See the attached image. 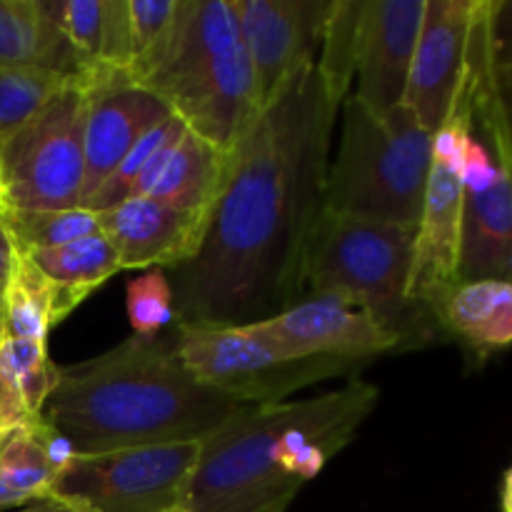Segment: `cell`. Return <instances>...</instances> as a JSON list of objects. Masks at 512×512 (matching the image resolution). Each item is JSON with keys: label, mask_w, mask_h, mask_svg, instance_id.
Instances as JSON below:
<instances>
[{"label": "cell", "mask_w": 512, "mask_h": 512, "mask_svg": "<svg viewBox=\"0 0 512 512\" xmlns=\"http://www.w3.org/2000/svg\"><path fill=\"white\" fill-rule=\"evenodd\" d=\"M70 75L0 63V143L28 123Z\"/></svg>", "instance_id": "obj_27"}, {"label": "cell", "mask_w": 512, "mask_h": 512, "mask_svg": "<svg viewBox=\"0 0 512 512\" xmlns=\"http://www.w3.org/2000/svg\"><path fill=\"white\" fill-rule=\"evenodd\" d=\"M238 45L240 23L233 0H180L168 38L135 85L158 95Z\"/></svg>", "instance_id": "obj_17"}, {"label": "cell", "mask_w": 512, "mask_h": 512, "mask_svg": "<svg viewBox=\"0 0 512 512\" xmlns=\"http://www.w3.org/2000/svg\"><path fill=\"white\" fill-rule=\"evenodd\" d=\"M98 215L100 233L113 245L120 270L180 268L195 258L208 230V220L140 195Z\"/></svg>", "instance_id": "obj_16"}, {"label": "cell", "mask_w": 512, "mask_h": 512, "mask_svg": "<svg viewBox=\"0 0 512 512\" xmlns=\"http://www.w3.org/2000/svg\"><path fill=\"white\" fill-rule=\"evenodd\" d=\"M470 78L465 68L448 120L433 135V163L425 185L423 213L415 230L413 273L408 300L413 308H430L435 298L460 283L463 245V165L470 140Z\"/></svg>", "instance_id": "obj_9"}, {"label": "cell", "mask_w": 512, "mask_h": 512, "mask_svg": "<svg viewBox=\"0 0 512 512\" xmlns=\"http://www.w3.org/2000/svg\"><path fill=\"white\" fill-rule=\"evenodd\" d=\"M170 108L125 73L95 65L85 120L83 200L118 168L120 160L148 130L170 118Z\"/></svg>", "instance_id": "obj_15"}, {"label": "cell", "mask_w": 512, "mask_h": 512, "mask_svg": "<svg viewBox=\"0 0 512 512\" xmlns=\"http://www.w3.org/2000/svg\"><path fill=\"white\" fill-rule=\"evenodd\" d=\"M0 315H3V290H0Z\"/></svg>", "instance_id": "obj_40"}, {"label": "cell", "mask_w": 512, "mask_h": 512, "mask_svg": "<svg viewBox=\"0 0 512 512\" xmlns=\"http://www.w3.org/2000/svg\"><path fill=\"white\" fill-rule=\"evenodd\" d=\"M3 220L18 250L58 248V245L100 233V215L80 205L65 210L3 208Z\"/></svg>", "instance_id": "obj_25"}, {"label": "cell", "mask_w": 512, "mask_h": 512, "mask_svg": "<svg viewBox=\"0 0 512 512\" xmlns=\"http://www.w3.org/2000/svg\"><path fill=\"white\" fill-rule=\"evenodd\" d=\"M338 113L313 58L255 115L230 155L198 253L173 270L178 323H260L303 300Z\"/></svg>", "instance_id": "obj_1"}, {"label": "cell", "mask_w": 512, "mask_h": 512, "mask_svg": "<svg viewBox=\"0 0 512 512\" xmlns=\"http://www.w3.org/2000/svg\"><path fill=\"white\" fill-rule=\"evenodd\" d=\"M180 130H185V125L180 123L175 115H170L168 120H163V123L155 125L153 130H148V133L130 148V153L120 160L118 168H115L113 173H110L108 178L83 200L80 208H88L93 210V213H103V210L115 208V205L123 203L125 198H130L135 185H138V180L143 178L150 160H153L155 155H158V150L163 148L170 138H175Z\"/></svg>", "instance_id": "obj_28"}, {"label": "cell", "mask_w": 512, "mask_h": 512, "mask_svg": "<svg viewBox=\"0 0 512 512\" xmlns=\"http://www.w3.org/2000/svg\"><path fill=\"white\" fill-rule=\"evenodd\" d=\"M158 98L190 133L223 155H233L258 115L243 43L208 68L165 88Z\"/></svg>", "instance_id": "obj_13"}, {"label": "cell", "mask_w": 512, "mask_h": 512, "mask_svg": "<svg viewBox=\"0 0 512 512\" xmlns=\"http://www.w3.org/2000/svg\"><path fill=\"white\" fill-rule=\"evenodd\" d=\"M168 512H190V510H185V508H175V510H168Z\"/></svg>", "instance_id": "obj_41"}, {"label": "cell", "mask_w": 512, "mask_h": 512, "mask_svg": "<svg viewBox=\"0 0 512 512\" xmlns=\"http://www.w3.org/2000/svg\"><path fill=\"white\" fill-rule=\"evenodd\" d=\"M228 165L230 155L218 153L185 128L150 160L133 195L158 200L168 208L210 223V215L228 175Z\"/></svg>", "instance_id": "obj_18"}, {"label": "cell", "mask_w": 512, "mask_h": 512, "mask_svg": "<svg viewBox=\"0 0 512 512\" xmlns=\"http://www.w3.org/2000/svg\"><path fill=\"white\" fill-rule=\"evenodd\" d=\"M498 88H500V100H503L505 120H508V133H510V145H512V70H498Z\"/></svg>", "instance_id": "obj_37"}, {"label": "cell", "mask_w": 512, "mask_h": 512, "mask_svg": "<svg viewBox=\"0 0 512 512\" xmlns=\"http://www.w3.org/2000/svg\"><path fill=\"white\" fill-rule=\"evenodd\" d=\"M0 210H3V205H0Z\"/></svg>", "instance_id": "obj_42"}, {"label": "cell", "mask_w": 512, "mask_h": 512, "mask_svg": "<svg viewBox=\"0 0 512 512\" xmlns=\"http://www.w3.org/2000/svg\"><path fill=\"white\" fill-rule=\"evenodd\" d=\"M258 333L288 360H363L398 348L403 333L383 328L365 308L343 295H305L283 313L253 323Z\"/></svg>", "instance_id": "obj_10"}, {"label": "cell", "mask_w": 512, "mask_h": 512, "mask_svg": "<svg viewBox=\"0 0 512 512\" xmlns=\"http://www.w3.org/2000/svg\"><path fill=\"white\" fill-rule=\"evenodd\" d=\"M200 460V440L78 455L53 483V495L88 512H168L183 508Z\"/></svg>", "instance_id": "obj_8"}, {"label": "cell", "mask_w": 512, "mask_h": 512, "mask_svg": "<svg viewBox=\"0 0 512 512\" xmlns=\"http://www.w3.org/2000/svg\"><path fill=\"white\" fill-rule=\"evenodd\" d=\"M30 420H35V415H30L28 410H25V405L20 403L18 393H15V390L8 385V380L0 375V430L13 433V430L28 425Z\"/></svg>", "instance_id": "obj_34"}, {"label": "cell", "mask_w": 512, "mask_h": 512, "mask_svg": "<svg viewBox=\"0 0 512 512\" xmlns=\"http://www.w3.org/2000/svg\"><path fill=\"white\" fill-rule=\"evenodd\" d=\"M43 415L15 430L0 450V510H15L35 500L53 498L58 468L45 445Z\"/></svg>", "instance_id": "obj_22"}, {"label": "cell", "mask_w": 512, "mask_h": 512, "mask_svg": "<svg viewBox=\"0 0 512 512\" xmlns=\"http://www.w3.org/2000/svg\"><path fill=\"white\" fill-rule=\"evenodd\" d=\"M0 375L18 393L30 415H43L45 403L58 388L60 368L48 358V345L10 338L0 348Z\"/></svg>", "instance_id": "obj_26"}, {"label": "cell", "mask_w": 512, "mask_h": 512, "mask_svg": "<svg viewBox=\"0 0 512 512\" xmlns=\"http://www.w3.org/2000/svg\"><path fill=\"white\" fill-rule=\"evenodd\" d=\"M240 43L253 73L255 108L265 110L290 75L320 48L330 3L313 0H233Z\"/></svg>", "instance_id": "obj_11"}, {"label": "cell", "mask_w": 512, "mask_h": 512, "mask_svg": "<svg viewBox=\"0 0 512 512\" xmlns=\"http://www.w3.org/2000/svg\"><path fill=\"white\" fill-rule=\"evenodd\" d=\"M500 505H503V512H512V468L503 478V495H500Z\"/></svg>", "instance_id": "obj_38"}, {"label": "cell", "mask_w": 512, "mask_h": 512, "mask_svg": "<svg viewBox=\"0 0 512 512\" xmlns=\"http://www.w3.org/2000/svg\"><path fill=\"white\" fill-rule=\"evenodd\" d=\"M360 0H335L325 13L315 68L323 80L325 95L335 108L343 105L353 90L355 45H358Z\"/></svg>", "instance_id": "obj_24"}, {"label": "cell", "mask_w": 512, "mask_h": 512, "mask_svg": "<svg viewBox=\"0 0 512 512\" xmlns=\"http://www.w3.org/2000/svg\"><path fill=\"white\" fill-rule=\"evenodd\" d=\"M473 20L475 0H425L403 105L433 135L448 120L463 85Z\"/></svg>", "instance_id": "obj_12"}, {"label": "cell", "mask_w": 512, "mask_h": 512, "mask_svg": "<svg viewBox=\"0 0 512 512\" xmlns=\"http://www.w3.org/2000/svg\"><path fill=\"white\" fill-rule=\"evenodd\" d=\"M380 390L353 378L310 400L243 405L200 440L183 508L285 512L305 483L353 443Z\"/></svg>", "instance_id": "obj_2"}, {"label": "cell", "mask_w": 512, "mask_h": 512, "mask_svg": "<svg viewBox=\"0 0 512 512\" xmlns=\"http://www.w3.org/2000/svg\"><path fill=\"white\" fill-rule=\"evenodd\" d=\"M125 310H128L133 335L155 338L175 320L173 283L163 268H148L135 275L125 288Z\"/></svg>", "instance_id": "obj_29"}, {"label": "cell", "mask_w": 512, "mask_h": 512, "mask_svg": "<svg viewBox=\"0 0 512 512\" xmlns=\"http://www.w3.org/2000/svg\"><path fill=\"white\" fill-rule=\"evenodd\" d=\"M415 230L385 220L333 213L325 208L310 235L303 265L305 295H343L368 310L383 328L403 333ZM405 335V333H403Z\"/></svg>", "instance_id": "obj_5"}, {"label": "cell", "mask_w": 512, "mask_h": 512, "mask_svg": "<svg viewBox=\"0 0 512 512\" xmlns=\"http://www.w3.org/2000/svg\"><path fill=\"white\" fill-rule=\"evenodd\" d=\"M425 0H360L353 90L375 110L403 103Z\"/></svg>", "instance_id": "obj_14"}, {"label": "cell", "mask_w": 512, "mask_h": 512, "mask_svg": "<svg viewBox=\"0 0 512 512\" xmlns=\"http://www.w3.org/2000/svg\"><path fill=\"white\" fill-rule=\"evenodd\" d=\"M15 255H18V248L13 243V235H10L8 225L3 220V210H0V290L5 288L10 278V270H13Z\"/></svg>", "instance_id": "obj_35"}, {"label": "cell", "mask_w": 512, "mask_h": 512, "mask_svg": "<svg viewBox=\"0 0 512 512\" xmlns=\"http://www.w3.org/2000/svg\"><path fill=\"white\" fill-rule=\"evenodd\" d=\"M490 55L498 70H512V0H488Z\"/></svg>", "instance_id": "obj_33"}, {"label": "cell", "mask_w": 512, "mask_h": 512, "mask_svg": "<svg viewBox=\"0 0 512 512\" xmlns=\"http://www.w3.org/2000/svg\"><path fill=\"white\" fill-rule=\"evenodd\" d=\"M243 408L188 373L173 343L130 335L88 363L60 368L43 420L78 455L203 440Z\"/></svg>", "instance_id": "obj_3"}, {"label": "cell", "mask_w": 512, "mask_h": 512, "mask_svg": "<svg viewBox=\"0 0 512 512\" xmlns=\"http://www.w3.org/2000/svg\"><path fill=\"white\" fill-rule=\"evenodd\" d=\"M173 350L198 383L223 390L243 405L280 403L305 385L365 365L343 358L288 360L253 323H178Z\"/></svg>", "instance_id": "obj_7"}, {"label": "cell", "mask_w": 512, "mask_h": 512, "mask_svg": "<svg viewBox=\"0 0 512 512\" xmlns=\"http://www.w3.org/2000/svg\"><path fill=\"white\" fill-rule=\"evenodd\" d=\"M45 8L85 68L98 65L100 35H103L100 0H45Z\"/></svg>", "instance_id": "obj_30"}, {"label": "cell", "mask_w": 512, "mask_h": 512, "mask_svg": "<svg viewBox=\"0 0 512 512\" xmlns=\"http://www.w3.org/2000/svg\"><path fill=\"white\" fill-rule=\"evenodd\" d=\"M428 310L450 335L480 355L512 345V280H460Z\"/></svg>", "instance_id": "obj_19"}, {"label": "cell", "mask_w": 512, "mask_h": 512, "mask_svg": "<svg viewBox=\"0 0 512 512\" xmlns=\"http://www.w3.org/2000/svg\"><path fill=\"white\" fill-rule=\"evenodd\" d=\"M0 63L58 75L88 70L50 20L45 0H0Z\"/></svg>", "instance_id": "obj_20"}, {"label": "cell", "mask_w": 512, "mask_h": 512, "mask_svg": "<svg viewBox=\"0 0 512 512\" xmlns=\"http://www.w3.org/2000/svg\"><path fill=\"white\" fill-rule=\"evenodd\" d=\"M8 512H88L83 510L80 505L68 503V500H60V498H43V500H35V503L23 505V508H15Z\"/></svg>", "instance_id": "obj_36"}, {"label": "cell", "mask_w": 512, "mask_h": 512, "mask_svg": "<svg viewBox=\"0 0 512 512\" xmlns=\"http://www.w3.org/2000/svg\"><path fill=\"white\" fill-rule=\"evenodd\" d=\"M178 3L180 0H128L130 38H133V65H130L128 78L133 83L153 63L160 45L168 38Z\"/></svg>", "instance_id": "obj_31"}, {"label": "cell", "mask_w": 512, "mask_h": 512, "mask_svg": "<svg viewBox=\"0 0 512 512\" xmlns=\"http://www.w3.org/2000/svg\"><path fill=\"white\" fill-rule=\"evenodd\" d=\"M100 10H103V35H100L98 65L128 75L133 65L128 0H100Z\"/></svg>", "instance_id": "obj_32"}, {"label": "cell", "mask_w": 512, "mask_h": 512, "mask_svg": "<svg viewBox=\"0 0 512 512\" xmlns=\"http://www.w3.org/2000/svg\"><path fill=\"white\" fill-rule=\"evenodd\" d=\"M85 298L88 295L80 290L53 283L35 268L28 255L18 250L3 288L5 323L13 338L48 345L50 328L68 318Z\"/></svg>", "instance_id": "obj_21"}, {"label": "cell", "mask_w": 512, "mask_h": 512, "mask_svg": "<svg viewBox=\"0 0 512 512\" xmlns=\"http://www.w3.org/2000/svg\"><path fill=\"white\" fill-rule=\"evenodd\" d=\"M433 163V133L408 105L375 110L348 95L328 165L325 208L358 218L418 225Z\"/></svg>", "instance_id": "obj_4"}, {"label": "cell", "mask_w": 512, "mask_h": 512, "mask_svg": "<svg viewBox=\"0 0 512 512\" xmlns=\"http://www.w3.org/2000/svg\"><path fill=\"white\" fill-rule=\"evenodd\" d=\"M13 433H15V430H13ZM13 433H8V430H0V450L5 448V443H8L10 435H13Z\"/></svg>", "instance_id": "obj_39"}, {"label": "cell", "mask_w": 512, "mask_h": 512, "mask_svg": "<svg viewBox=\"0 0 512 512\" xmlns=\"http://www.w3.org/2000/svg\"><path fill=\"white\" fill-rule=\"evenodd\" d=\"M93 68L65 78L58 93L0 143L3 208L65 210L80 205Z\"/></svg>", "instance_id": "obj_6"}, {"label": "cell", "mask_w": 512, "mask_h": 512, "mask_svg": "<svg viewBox=\"0 0 512 512\" xmlns=\"http://www.w3.org/2000/svg\"><path fill=\"white\" fill-rule=\"evenodd\" d=\"M20 253L28 255L35 268L48 275L53 283L80 290L85 295L98 290L120 270L118 255L103 233L88 235V238L73 240L58 248L20 250Z\"/></svg>", "instance_id": "obj_23"}]
</instances>
